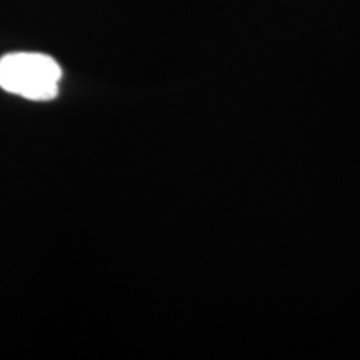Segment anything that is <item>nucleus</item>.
<instances>
[{
  "mask_svg": "<svg viewBox=\"0 0 360 360\" xmlns=\"http://www.w3.org/2000/svg\"><path fill=\"white\" fill-rule=\"evenodd\" d=\"M60 77V65L45 53L15 52L0 58V87L30 101L56 97Z\"/></svg>",
  "mask_w": 360,
  "mask_h": 360,
  "instance_id": "obj_1",
  "label": "nucleus"
}]
</instances>
